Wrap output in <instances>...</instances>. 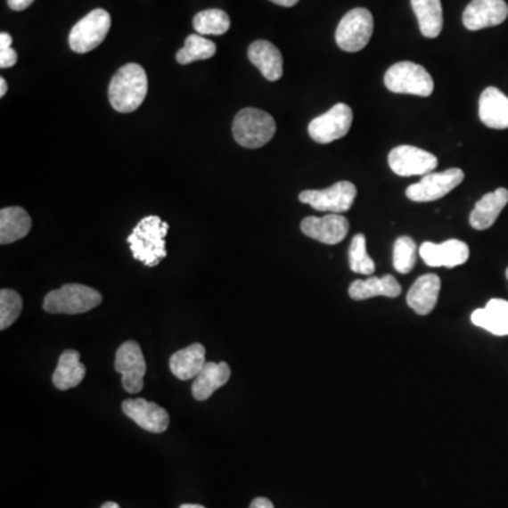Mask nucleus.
Returning <instances> with one entry per match:
<instances>
[{"label":"nucleus","mask_w":508,"mask_h":508,"mask_svg":"<svg viewBox=\"0 0 508 508\" xmlns=\"http://www.w3.org/2000/svg\"><path fill=\"white\" fill-rule=\"evenodd\" d=\"M86 369L81 363V355L77 350L68 349L58 359L57 369L53 374V384L58 389H70L78 387L85 379Z\"/></svg>","instance_id":"393cba45"},{"label":"nucleus","mask_w":508,"mask_h":508,"mask_svg":"<svg viewBox=\"0 0 508 508\" xmlns=\"http://www.w3.org/2000/svg\"><path fill=\"white\" fill-rule=\"evenodd\" d=\"M111 14L103 9H95L75 24L70 33V47L78 54L95 50L103 43L111 29Z\"/></svg>","instance_id":"0eeeda50"},{"label":"nucleus","mask_w":508,"mask_h":508,"mask_svg":"<svg viewBox=\"0 0 508 508\" xmlns=\"http://www.w3.org/2000/svg\"><path fill=\"white\" fill-rule=\"evenodd\" d=\"M401 294V285L393 275L369 277L367 280H356L350 284V299L355 301L373 299V297H389L396 299Z\"/></svg>","instance_id":"b1692460"},{"label":"nucleus","mask_w":508,"mask_h":508,"mask_svg":"<svg viewBox=\"0 0 508 508\" xmlns=\"http://www.w3.org/2000/svg\"><path fill=\"white\" fill-rule=\"evenodd\" d=\"M17 62V53L12 48L11 34H0V68H12Z\"/></svg>","instance_id":"473e14b6"},{"label":"nucleus","mask_w":508,"mask_h":508,"mask_svg":"<svg viewBox=\"0 0 508 508\" xmlns=\"http://www.w3.org/2000/svg\"><path fill=\"white\" fill-rule=\"evenodd\" d=\"M384 85L394 94L428 98L434 92V79L422 65L411 61H401L391 65L384 75Z\"/></svg>","instance_id":"39448f33"},{"label":"nucleus","mask_w":508,"mask_h":508,"mask_svg":"<svg viewBox=\"0 0 508 508\" xmlns=\"http://www.w3.org/2000/svg\"><path fill=\"white\" fill-rule=\"evenodd\" d=\"M469 254L471 250L468 244L457 239L439 244L425 242L420 248V256L430 267H457L468 261Z\"/></svg>","instance_id":"ddd939ff"},{"label":"nucleus","mask_w":508,"mask_h":508,"mask_svg":"<svg viewBox=\"0 0 508 508\" xmlns=\"http://www.w3.org/2000/svg\"><path fill=\"white\" fill-rule=\"evenodd\" d=\"M357 195V188L349 181H339L325 190L302 191L299 200L308 203L314 209L331 214H343L352 208Z\"/></svg>","instance_id":"6e6552de"},{"label":"nucleus","mask_w":508,"mask_h":508,"mask_svg":"<svg viewBox=\"0 0 508 508\" xmlns=\"http://www.w3.org/2000/svg\"><path fill=\"white\" fill-rule=\"evenodd\" d=\"M102 294L95 288L82 284H65L60 290L48 292L43 301V309L50 314L77 315L85 314L101 305Z\"/></svg>","instance_id":"20e7f679"},{"label":"nucleus","mask_w":508,"mask_h":508,"mask_svg":"<svg viewBox=\"0 0 508 508\" xmlns=\"http://www.w3.org/2000/svg\"><path fill=\"white\" fill-rule=\"evenodd\" d=\"M7 92V82L4 78H0V96L4 98Z\"/></svg>","instance_id":"e433bc0d"},{"label":"nucleus","mask_w":508,"mask_h":508,"mask_svg":"<svg viewBox=\"0 0 508 508\" xmlns=\"http://www.w3.org/2000/svg\"><path fill=\"white\" fill-rule=\"evenodd\" d=\"M122 410L126 417L135 421L142 430L152 434H163L169 425V415L163 406L159 404L150 403L144 398L135 400H125Z\"/></svg>","instance_id":"4468645a"},{"label":"nucleus","mask_w":508,"mask_h":508,"mask_svg":"<svg viewBox=\"0 0 508 508\" xmlns=\"http://www.w3.org/2000/svg\"><path fill=\"white\" fill-rule=\"evenodd\" d=\"M180 508H205L203 505L200 504H183Z\"/></svg>","instance_id":"58836bf2"},{"label":"nucleus","mask_w":508,"mask_h":508,"mask_svg":"<svg viewBox=\"0 0 508 508\" xmlns=\"http://www.w3.org/2000/svg\"><path fill=\"white\" fill-rule=\"evenodd\" d=\"M115 370L122 374V386L127 393L137 394L142 391L144 387L143 377L146 374L147 366L139 343L127 340L119 348Z\"/></svg>","instance_id":"9b49d317"},{"label":"nucleus","mask_w":508,"mask_h":508,"mask_svg":"<svg viewBox=\"0 0 508 508\" xmlns=\"http://www.w3.org/2000/svg\"><path fill=\"white\" fill-rule=\"evenodd\" d=\"M270 2L278 4V6L292 7L299 4V0H270Z\"/></svg>","instance_id":"c9c22d12"},{"label":"nucleus","mask_w":508,"mask_h":508,"mask_svg":"<svg viewBox=\"0 0 508 508\" xmlns=\"http://www.w3.org/2000/svg\"><path fill=\"white\" fill-rule=\"evenodd\" d=\"M231 374V367L226 362H207L200 374L193 380V398L198 401L208 400L217 389L229 381Z\"/></svg>","instance_id":"412c9836"},{"label":"nucleus","mask_w":508,"mask_h":508,"mask_svg":"<svg viewBox=\"0 0 508 508\" xmlns=\"http://www.w3.org/2000/svg\"><path fill=\"white\" fill-rule=\"evenodd\" d=\"M149 89L144 68L139 64H126L119 68L109 85V101L116 112L130 113L142 106Z\"/></svg>","instance_id":"f03ea898"},{"label":"nucleus","mask_w":508,"mask_h":508,"mask_svg":"<svg viewBox=\"0 0 508 508\" xmlns=\"http://www.w3.org/2000/svg\"><path fill=\"white\" fill-rule=\"evenodd\" d=\"M205 348L201 343H193L185 349L178 350L169 357V370L176 379L186 380L195 379L200 374L201 370L207 365L205 360Z\"/></svg>","instance_id":"4be33fe9"},{"label":"nucleus","mask_w":508,"mask_h":508,"mask_svg":"<svg viewBox=\"0 0 508 508\" xmlns=\"http://www.w3.org/2000/svg\"><path fill=\"white\" fill-rule=\"evenodd\" d=\"M249 508H274V504H273L268 498L258 497L254 498Z\"/></svg>","instance_id":"f704fd0d"},{"label":"nucleus","mask_w":508,"mask_h":508,"mask_svg":"<svg viewBox=\"0 0 508 508\" xmlns=\"http://www.w3.org/2000/svg\"><path fill=\"white\" fill-rule=\"evenodd\" d=\"M248 57L267 81L274 82L282 78L283 55L270 41L258 40L251 43Z\"/></svg>","instance_id":"6ab92c4d"},{"label":"nucleus","mask_w":508,"mask_h":508,"mask_svg":"<svg viewBox=\"0 0 508 508\" xmlns=\"http://www.w3.org/2000/svg\"><path fill=\"white\" fill-rule=\"evenodd\" d=\"M374 20L367 9L356 7L342 17L336 29V45L346 53H357L369 45Z\"/></svg>","instance_id":"423d86ee"},{"label":"nucleus","mask_w":508,"mask_h":508,"mask_svg":"<svg viewBox=\"0 0 508 508\" xmlns=\"http://www.w3.org/2000/svg\"><path fill=\"white\" fill-rule=\"evenodd\" d=\"M423 37L437 38L444 29V12L440 0H411Z\"/></svg>","instance_id":"bb28decb"},{"label":"nucleus","mask_w":508,"mask_h":508,"mask_svg":"<svg viewBox=\"0 0 508 508\" xmlns=\"http://www.w3.org/2000/svg\"><path fill=\"white\" fill-rule=\"evenodd\" d=\"M349 266L353 273L372 275L376 271V265L366 250V236L363 234L353 237L349 248Z\"/></svg>","instance_id":"c756f323"},{"label":"nucleus","mask_w":508,"mask_h":508,"mask_svg":"<svg viewBox=\"0 0 508 508\" xmlns=\"http://www.w3.org/2000/svg\"><path fill=\"white\" fill-rule=\"evenodd\" d=\"M471 322L479 328L496 336L508 335V301L493 299L485 308H479L471 314Z\"/></svg>","instance_id":"5701e85b"},{"label":"nucleus","mask_w":508,"mask_h":508,"mask_svg":"<svg viewBox=\"0 0 508 508\" xmlns=\"http://www.w3.org/2000/svg\"><path fill=\"white\" fill-rule=\"evenodd\" d=\"M353 123V111L346 103H336L328 112L312 119L308 126V133L314 142L319 144H329L335 140L342 139Z\"/></svg>","instance_id":"1a4fd4ad"},{"label":"nucleus","mask_w":508,"mask_h":508,"mask_svg":"<svg viewBox=\"0 0 508 508\" xmlns=\"http://www.w3.org/2000/svg\"><path fill=\"white\" fill-rule=\"evenodd\" d=\"M23 309V299L19 292L4 288L0 291V331L11 328Z\"/></svg>","instance_id":"2f4dec72"},{"label":"nucleus","mask_w":508,"mask_h":508,"mask_svg":"<svg viewBox=\"0 0 508 508\" xmlns=\"http://www.w3.org/2000/svg\"><path fill=\"white\" fill-rule=\"evenodd\" d=\"M217 45L214 41L203 38L200 34H191L185 40V45L176 53L178 64L186 65L193 61H202L214 57Z\"/></svg>","instance_id":"cd10ccee"},{"label":"nucleus","mask_w":508,"mask_h":508,"mask_svg":"<svg viewBox=\"0 0 508 508\" xmlns=\"http://www.w3.org/2000/svg\"><path fill=\"white\" fill-rule=\"evenodd\" d=\"M505 277H507V280H508V268H507V271H505Z\"/></svg>","instance_id":"ea45409f"},{"label":"nucleus","mask_w":508,"mask_h":508,"mask_svg":"<svg viewBox=\"0 0 508 508\" xmlns=\"http://www.w3.org/2000/svg\"><path fill=\"white\" fill-rule=\"evenodd\" d=\"M301 231L321 243H340L349 232V220L339 214H329L324 217H308L301 222Z\"/></svg>","instance_id":"dca6fc26"},{"label":"nucleus","mask_w":508,"mask_h":508,"mask_svg":"<svg viewBox=\"0 0 508 508\" xmlns=\"http://www.w3.org/2000/svg\"><path fill=\"white\" fill-rule=\"evenodd\" d=\"M231 28V19L220 9H208L193 17V29L202 36H220Z\"/></svg>","instance_id":"c85d7f7f"},{"label":"nucleus","mask_w":508,"mask_h":508,"mask_svg":"<svg viewBox=\"0 0 508 508\" xmlns=\"http://www.w3.org/2000/svg\"><path fill=\"white\" fill-rule=\"evenodd\" d=\"M31 229V217L20 207L4 208L0 210V243L11 244L28 236Z\"/></svg>","instance_id":"a878e982"},{"label":"nucleus","mask_w":508,"mask_h":508,"mask_svg":"<svg viewBox=\"0 0 508 508\" xmlns=\"http://www.w3.org/2000/svg\"><path fill=\"white\" fill-rule=\"evenodd\" d=\"M275 130L274 118L260 109H242L234 120V140L246 149L266 146L274 137Z\"/></svg>","instance_id":"7ed1b4c3"},{"label":"nucleus","mask_w":508,"mask_h":508,"mask_svg":"<svg viewBox=\"0 0 508 508\" xmlns=\"http://www.w3.org/2000/svg\"><path fill=\"white\" fill-rule=\"evenodd\" d=\"M479 118L490 129H508V96L495 86L486 88L479 101Z\"/></svg>","instance_id":"f3484780"},{"label":"nucleus","mask_w":508,"mask_h":508,"mask_svg":"<svg viewBox=\"0 0 508 508\" xmlns=\"http://www.w3.org/2000/svg\"><path fill=\"white\" fill-rule=\"evenodd\" d=\"M101 508H120V507H119V504H116V503L108 502L105 503V504L102 505Z\"/></svg>","instance_id":"4c0bfd02"},{"label":"nucleus","mask_w":508,"mask_h":508,"mask_svg":"<svg viewBox=\"0 0 508 508\" xmlns=\"http://www.w3.org/2000/svg\"><path fill=\"white\" fill-rule=\"evenodd\" d=\"M169 226L157 215L140 220L127 237L133 258L147 267H156L167 258L166 236Z\"/></svg>","instance_id":"f257e3e1"},{"label":"nucleus","mask_w":508,"mask_h":508,"mask_svg":"<svg viewBox=\"0 0 508 508\" xmlns=\"http://www.w3.org/2000/svg\"><path fill=\"white\" fill-rule=\"evenodd\" d=\"M507 17L504 0H471L464 9L463 24L468 30L478 31L504 23Z\"/></svg>","instance_id":"2eb2a0df"},{"label":"nucleus","mask_w":508,"mask_h":508,"mask_svg":"<svg viewBox=\"0 0 508 508\" xmlns=\"http://www.w3.org/2000/svg\"><path fill=\"white\" fill-rule=\"evenodd\" d=\"M440 278L437 274L421 275L406 294V304L418 315H428L434 311L439 299Z\"/></svg>","instance_id":"aec40b11"},{"label":"nucleus","mask_w":508,"mask_h":508,"mask_svg":"<svg viewBox=\"0 0 508 508\" xmlns=\"http://www.w3.org/2000/svg\"><path fill=\"white\" fill-rule=\"evenodd\" d=\"M417 263V243L408 236H401L394 243L393 266L401 274L413 270Z\"/></svg>","instance_id":"7c9ffc66"},{"label":"nucleus","mask_w":508,"mask_h":508,"mask_svg":"<svg viewBox=\"0 0 508 508\" xmlns=\"http://www.w3.org/2000/svg\"><path fill=\"white\" fill-rule=\"evenodd\" d=\"M464 180V173L461 168H449L442 173H430L422 176L420 183L408 186L406 195L414 202H432L461 185Z\"/></svg>","instance_id":"9d476101"},{"label":"nucleus","mask_w":508,"mask_h":508,"mask_svg":"<svg viewBox=\"0 0 508 508\" xmlns=\"http://www.w3.org/2000/svg\"><path fill=\"white\" fill-rule=\"evenodd\" d=\"M34 0H7V4H9L12 11L21 12L31 6Z\"/></svg>","instance_id":"72a5a7b5"},{"label":"nucleus","mask_w":508,"mask_h":508,"mask_svg":"<svg viewBox=\"0 0 508 508\" xmlns=\"http://www.w3.org/2000/svg\"><path fill=\"white\" fill-rule=\"evenodd\" d=\"M389 166L397 176H427L437 168L438 159L432 152L403 144L389 152Z\"/></svg>","instance_id":"f8f14e48"},{"label":"nucleus","mask_w":508,"mask_h":508,"mask_svg":"<svg viewBox=\"0 0 508 508\" xmlns=\"http://www.w3.org/2000/svg\"><path fill=\"white\" fill-rule=\"evenodd\" d=\"M507 188H497L493 193H486L485 197L481 198L471 210V217H469L471 226L476 231H486L493 226L502 214V210L507 207Z\"/></svg>","instance_id":"a211bd4d"}]
</instances>
